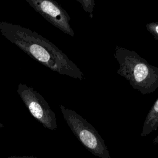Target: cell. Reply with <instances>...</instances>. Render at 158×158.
<instances>
[{"instance_id":"ba28073f","label":"cell","mask_w":158,"mask_h":158,"mask_svg":"<svg viewBox=\"0 0 158 158\" xmlns=\"http://www.w3.org/2000/svg\"><path fill=\"white\" fill-rule=\"evenodd\" d=\"M147 30L158 41V22H150L146 25Z\"/></svg>"},{"instance_id":"277c9868","label":"cell","mask_w":158,"mask_h":158,"mask_svg":"<svg viewBox=\"0 0 158 158\" xmlns=\"http://www.w3.org/2000/svg\"><path fill=\"white\" fill-rule=\"evenodd\" d=\"M17 93L30 114L44 127L51 130L57 128L56 114L42 95L23 83L18 85Z\"/></svg>"},{"instance_id":"9c48e42d","label":"cell","mask_w":158,"mask_h":158,"mask_svg":"<svg viewBox=\"0 0 158 158\" xmlns=\"http://www.w3.org/2000/svg\"><path fill=\"white\" fill-rule=\"evenodd\" d=\"M152 143L154 144H158V135L154 139Z\"/></svg>"},{"instance_id":"5b68a950","label":"cell","mask_w":158,"mask_h":158,"mask_svg":"<svg viewBox=\"0 0 158 158\" xmlns=\"http://www.w3.org/2000/svg\"><path fill=\"white\" fill-rule=\"evenodd\" d=\"M26 1L52 25L64 33L74 36V31L69 23L71 20L70 15L56 1L53 0H26Z\"/></svg>"},{"instance_id":"8992f818","label":"cell","mask_w":158,"mask_h":158,"mask_svg":"<svg viewBox=\"0 0 158 158\" xmlns=\"http://www.w3.org/2000/svg\"><path fill=\"white\" fill-rule=\"evenodd\" d=\"M158 128V98L148 113L143 125L141 136H146Z\"/></svg>"},{"instance_id":"7a4b0ae2","label":"cell","mask_w":158,"mask_h":158,"mask_svg":"<svg viewBox=\"0 0 158 158\" xmlns=\"http://www.w3.org/2000/svg\"><path fill=\"white\" fill-rule=\"evenodd\" d=\"M114 57L118 63L117 73L127 80L142 94H151L158 88V67L134 51L116 46Z\"/></svg>"},{"instance_id":"30bf717a","label":"cell","mask_w":158,"mask_h":158,"mask_svg":"<svg viewBox=\"0 0 158 158\" xmlns=\"http://www.w3.org/2000/svg\"><path fill=\"white\" fill-rule=\"evenodd\" d=\"M4 127V125H3V124L2 123H1L0 122V128H2Z\"/></svg>"},{"instance_id":"3957f363","label":"cell","mask_w":158,"mask_h":158,"mask_svg":"<svg viewBox=\"0 0 158 158\" xmlns=\"http://www.w3.org/2000/svg\"><path fill=\"white\" fill-rule=\"evenodd\" d=\"M60 109L73 133L88 151L99 158H111L104 139L91 123L75 111L62 105H60Z\"/></svg>"},{"instance_id":"6da1fadb","label":"cell","mask_w":158,"mask_h":158,"mask_svg":"<svg viewBox=\"0 0 158 158\" xmlns=\"http://www.w3.org/2000/svg\"><path fill=\"white\" fill-rule=\"evenodd\" d=\"M0 33L34 60L52 71L80 80L85 78L81 70L61 49L36 31L2 21Z\"/></svg>"},{"instance_id":"52a82bcc","label":"cell","mask_w":158,"mask_h":158,"mask_svg":"<svg viewBox=\"0 0 158 158\" xmlns=\"http://www.w3.org/2000/svg\"><path fill=\"white\" fill-rule=\"evenodd\" d=\"M78 2L81 4L83 10L89 13L90 19H93V12L95 6V2L94 0H77Z\"/></svg>"}]
</instances>
